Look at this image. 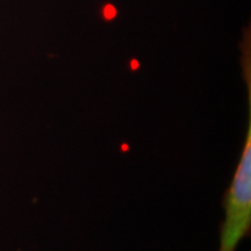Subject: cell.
Listing matches in <instances>:
<instances>
[{
	"label": "cell",
	"mask_w": 251,
	"mask_h": 251,
	"mask_svg": "<svg viewBox=\"0 0 251 251\" xmlns=\"http://www.w3.org/2000/svg\"><path fill=\"white\" fill-rule=\"evenodd\" d=\"M248 128L242 153L233 180L226 192V218L220 229V250L235 251L251 228V111L248 113Z\"/></svg>",
	"instance_id": "1"
}]
</instances>
